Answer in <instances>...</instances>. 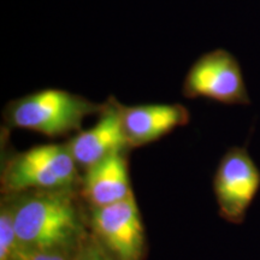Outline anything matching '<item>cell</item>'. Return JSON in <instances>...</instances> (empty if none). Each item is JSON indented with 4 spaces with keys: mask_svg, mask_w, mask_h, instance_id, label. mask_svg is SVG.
Instances as JSON below:
<instances>
[{
    "mask_svg": "<svg viewBox=\"0 0 260 260\" xmlns=\"http://www.w3.org/2000/svg\"><path fill=\"white\" fill-rule=\"evenodd\" d=\"M129 147L158 141L178 126L188 124L189 111L181 104H142L125 106L118 103Z\"/></svg>",
    "mask_w": 260,
    "mask_h": 260,
    "instance_id": "cell-8",
    "label": "cell"
},
{
    "mask_svg": "<svg viewBox=\"0 0 260 260\" xmlns=\"http://www.w3.org/2000/svg\"><path fill=\"white\" fill-rule=\"evenodd\" d=\"M92 225L116 260H141L145 232L134 195L92 209Z\"/></svg>",
    "mask_w": 260,
    "mask_h": 260,
    "instance_id": "cell-6",
    "label": "cell"
},
{
    "mask_svg": "<svg viewBox=\"0 0 260 260\" xmlns=\"http://www.w3.org/2000/svg\"><path fill=\"white\" fill-rule=\"evenodd\" d=\"M77 165L87 169L110 155L124 152L129 147L123 128L118 102L110 96L92 128L80 130L68 142Z\"/></svg>",
    "mask_w": 260,
    "mask_h": 260,
    "instance_id": "cell-7",
    "label": "cell"
},
{
    "mask_svg": "<svg viewBox=\"0 0 260 260\" xmlns=\"http://www.w3.org/2000/svg\"><path fill=\"white\" fill-rule=\"evenodd\" d=\"M83 194L93 207L116 204L133 194L124 152L110 155L87 169Z\"/></svg>",
    "mask_w": 260,
    "mask_h": 260,
    "instance_id": "cell-9",
    "label": "cell"
},
{
    "mask_svg": "<svg viewBox=\"0 0 260 260\" xmlns=\"http://www.w3.org/2000/svg\"><path fill=\"white\" fill-rule=\"evenodd\" d=\"M188 99H206L223 105H251L241 64L232 52L214 48L190 65L182 83Z\"/></svg>",
    "mask_w": 260,
    "mask_h": 260,
    "instance_id": "cell-4",
    "label": "cell"
},
{
    "mask_svg": "<svg viewBox=\"0 0 260 260\" xmlns=\"http://www.w3.org/2000/svg\"><path fill=\"white\" fill-rule=\"evenodd\" d=\"M74 260H112L98 245H87L80 249Z\"/></svg>",
    "mask_w": 260,
    "mask_h": 260,
    "instance_id": "cell-11",
    "label": "cell"
},
{
    "mask_svg": "<svg viewBox=\"0 0 260 260\" xmlns=\"http://www.w3.org/2000/svg\"><path fill=\"white\" fill-rule=\"evenodd\" d=\"M14 210L18 253H65L82 241L83 223L69 189L38 190Z\"/></svg>",
    "mask_w": 260,
    "mask_h": 260,
    "instance_id": "cell-1",
    "label": "cell"
},
{
    "mask_svg": "<svg viewBox=\"0 0 260 260\" xmlns=\"http://www.w3.org/2000/svg\"><path fill=\"white\" fill-rule=\"evenodd\" d=\"M77 180V162L68 145L35 146L15 154L3 172L8 193L69 189Z\"/></svg>",
    "mask_w": 260,
    "mask_h": 260,
    "instance_id": "cell-3",
    "label": "cell"
},
{
    "mask_svg": "<svg viewBox=\"0 0 260 260\" xmlns=\"http://www.w3.org/2000/svg\"><path fill=\"white\" fill-rule=\"evenodd\" d=\"M14 260H69L65 253H51V252H39V253H22L17 254Z\"/></svg>",
    "mask_w": 260,
    "mask_h": 260,
    "instance_id": "cell-12",
    "label": "cell"
},
{
    "mask_svg": "<svg viewBox=\"0 0 260 260\" xmlns=\"http://www.w3.org/2000/svg\"><path fill=\"white\" fill-rule=\"evenodd\" d=\"M104 104L90 102L80 94L47 88L11 100L4 110L6 124L27 129L48 138L79 133L90 115H99Z\"/></svg>",
    "mask_w": 260,
    "mask_h": 260,
    "instance_id": "cell-2",
    "label": "cell"
},
{
    "mask_svg": "<svg viewBox=\"0 0 260 260\" xmlns=\"http://www.w3.org/2000/svg\"><path fill=\"white\" fill-rule=\"evenodd\" d=\"M18 253L12 205L3 204L0 211V260H14Z\"/></svg>",
    "mask_w": 260,
    "mask_h": 260,
    "instance_id": "cell-10",
    "label": "cell"
},
{
    "mask_svg": "<svg viewBox=\"0 0 260 260\" xmlns=\"http://www.w3.org/2000/svg\"><path fill=\"white\" fill-rule=\"evenodd\" d=\"M259 190L260 169L247 146L228 148L213 176L219 216L228 223L242 224Z\"/></svg>",
    "mask_w": 260,
    "mask_h": 260,
    "instance_id": "cell-5",
    "label": "cell"
}]
</instances>
